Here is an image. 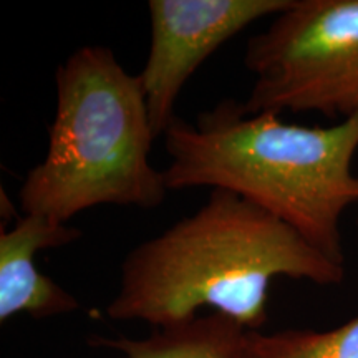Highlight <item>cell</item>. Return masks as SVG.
<instances>
[{
  "mask_svg": "<svg viewBox=\"0 0 358 358\" xmlns=\"http://www.w3.org/2000/svg\"><path fill=\"white\" fill-rule=\"evenodd\" d=\"M275 277L337 285L345 266L259 206L213 189L198 211L129 250L106 315L163 329L208 307L248 332H261Z\"/></svg>",
  "mask_w": 358,
  "mask_h": 358,
  "instance_id": "cell-1",
  "label": "cell"
},
{
  "mask_svg": "<svg viewBox=\"0 0 358 358\" xmlns=\"http://www.w3.org/2000/svg\"><path fill=\"white\" fill-rule=\"evenodd\" d=\"M169 191L234 192L297 231L330 261L345 266L343 213L358 204V111L335 127H302L275 113H249L226 98L164 131Z\"/></svg>",
  "mask_w": 358,
  "mask_h": 358,
  "instance_id": "cell-2",
  "label": "cell"
},
{
  "mask_svg": "<svg viewBox=\"0 0 358 358\" xmlns=\"http://www.w3.org/2000/svg\"><path fill=\"white\" fill-rule=\"evenodd\" d=\"M55 88L47 153L22 182L20 211L66 224L96 206L159 208L169 189L150 161L158 136L140 75L111 48L85 45L58 66Z\"/></svg>",
  "mask_w": 358,
  "mask_h": 358,
  "instance_id": "cell-3",
  "label": "cell"
},
{
  "mask_svg": "<svg viewBox=\"0 0 358 358\" xmlns=\"http://www.w3.org/2000/svg\"><path fill=\"white\" fill-rule=\"evenodd\" d=\"M244 65L256 77L249 113L358 111V0H292L249 38Z\"/></svg>",
  "mask_w": 358,
  "mask_h": 358,
  "instance_id": "cell-4",
  "label": "cell"
},
{
  "mask_svg": "<svg viewBox=\"0 0 358 358\" xmlns=\"http://www.w3.org/2000/svg\"><path fill=\"white\" fill-rule=\"evenodd\" d=\"M292 0H150V53L138 75L156 136H163L176 120L174 105L196 70L250 24L275 17Z\"/></svg>",
  "mask_w": 358,
  "mask_h": 358,
  "instance_id": "cell-5",
  "label": "cell"
},
{
  "mask_svg": "<svg viewBox=\"0 0 358 358\" xmlns=\"http://www.w3.org/2000/svg\"><path fill=\"white\" fill-rule=\"evenodd\" d=\"M82 229L43 216L24 214L0 234V322L27 313L34 319L77 312L80 303L35 266L38 250L64 248L82 237Z\"/></svg>",
  "mask_w": 358,
  "mask_h": 358,
  "instance_id": "cell-6",
  "label": "cell"
},
{
  "mask_svg": "<svg viewBox=\"0 0 358 358\" xmlns=\"http://www.w3.org/2000/svg\"><path fill=\"white\" fill-rule=\"evenodd\" d=\"M245 334L248 330L229 317L211 312L185 324L155 329L145 338L92 337L88 343L127 358H245Z\"/></svg>",
  "mask_w": 358,
  "mask_h": 358,
  "instance_id": "cell-7",
  "label": "cell"
},
{
  "mask_svg": "<svg viewBox=\"0 0 358 358\" xmlns=\"http://www.w3.org/2000/svg\"><path fill=\"white\" fill-rule=\"evenodd\" d=\"M245 358H358V315L327 332H248Z\"/></svg>",
  "mask_w": 358,
  "mask_h": 358,
  "instance_id": "cell-8",
  "label": "cell"
}]
</instances>
